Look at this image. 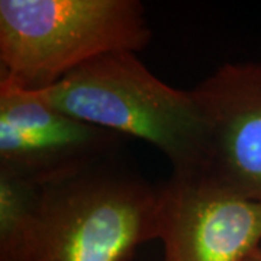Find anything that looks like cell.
<instances>
[{
    "instance_id": "obj_1",
    "label": "cell",
    "mask_w": 261,
    "mask_h": 261,
    "mask_svg": "<svg viewBox=\"0 0 261 261\" xmlns=\"http://www.w3.org/2000/svg\"><path fill=\"white\" fill-rule=\"evenodd\" d=\"M34 92L73 118L148 142L170 160L173 173H200L205 167L209 126L193 89L166 84L137 53L94 58L56 84Z\"/></svg>"
},
{
    "instance_id": "obj_2",
    "label": "cell",
    "mask_w": 261,
    "mask_h": 261,
    "mask_svg": "<svg viewBox=\"0 0 261 261\" xmlns=\"http://www.w3.org/2000/svg\"><path fill=\"white\" fill-rule=\"evenodd\" d=\"M160 186L119 157L44 185L28 261H130L160 237Z\"/></svg>"
},
{
    "instance_id": "obj_3",
    "label": "cell",
    "mask_w": 261,
    "mask_h": 261,
    "mask_svg": "<svg viewBox=\"0 0 261 261\" xmlns=\"http://www.w3.org/2000/svg\"><path fill=\"white\" fill-rule=\"evenodd\" d=\"M151 41L137 0H2L0 75L44 90L94 58Z\"/></svg>"
},
{
    "instance_id": "obj_4",
    "label": "cell",
    "mask_w": 261,
    "mask_h": 261,
    "mask_svg": "<svg viewBox=\"0 0 261 261\" xmlns=\"http://www.w3.org/2000/svg\"><path fill=\"white\" fill-rule=\"evenodd\" d=\"M126 138L73 118L0 75V168L48 185L119 157Z\"/></svg>"
},
{
    "instance_id": "obj_5",
    "label": "cell",
    "mask_w": 261,
    "mask_h": 261,
    "mask_svg": "<svg viewBox=\"0 0 261 261\" xmlns=\"http://www.w3.org/2000/svg\"><path fill=\"white\" fill-rule=\"evenodd\" d=\"M163 261H245L261 247V205L202 173L160 185Z\"/></svg>"
},
{
    "instance_id": "obj_6",
    "label": "cell",
    "mask_w": 261,
    "mask_h": 261,
    "mask_svg": "<svg viewBox=\"0 0 261 261\" xmlns=\"http://www.w3.org/2000/svg\"><path fill=\"white\" fill-rule=\"evenodd\" d=\"M193 92L209 126L200 173L261 205V63H226Z\"/></svg>"
},
{
    "instance_id": "obj_7",
    "label": "cell",
    "mask_w": 261,
    "mask_h": 261,
    "mask_svg": "<svg viewBox=\"0 0 261 261\" xmlns=\"http://www.w3.org/2000/svg\"><path fill=\"white\" fill-rule=\"evenodd\" d=\"M42 199L44 185L0 168V261H28Z\"/></svg>"
},
{
    "instance_id": "obj_8",
    "label": "cell",
    "mask_w": 261,
    "mask_h": 261,
    "mask_svg": "<svg viewBox=\"0 0 261 261\" xmlns=\"http://www.w3.org/2000/svg\"><path fill=\"white\" fill-rule=\"evenodd\" d=\"M245 261H261V247L260 248H257L252 254H250V255L245 258Z\"/></svg>"
}]
</instances>
